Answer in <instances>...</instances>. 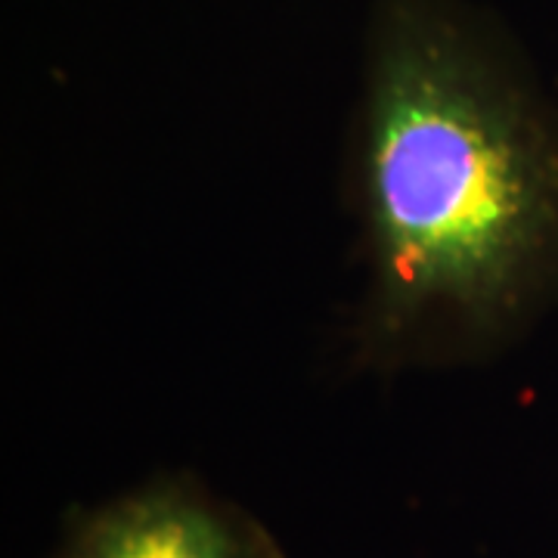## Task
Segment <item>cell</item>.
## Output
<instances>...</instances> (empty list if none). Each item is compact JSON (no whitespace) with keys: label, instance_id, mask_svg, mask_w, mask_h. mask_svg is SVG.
<instances>
[{"label":"cell","instance_id":"1","mask_svg":"<svg viewBox=\"0 0 558 558\" xmlns=\"http://www.w3.org/2000/svg\"><path fill=\"white\" fill-rule=\"evenodd\" d=\"M379 348L506 332L558 277V112L465 0H376L360 87Z\"/></svg>","mask_w":558,"mask_h":558},{"label":"cell","instance_id":"2","mask_svg":"<svg viewBox=\"0 0 558 558\" xmlns=\"http://www.w3.org/2000/svg\"><path fill=\"white\" fill-rule=\"evenodd\" d=\"M62 558H282L252 519L180 484L90 512Z\"/></svg>","mask_w":558,"mask_h":558}]
</instances>
